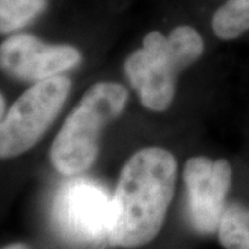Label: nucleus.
<instances>
[{"label": "nucleus", "instance_id": "f257e3e1", "mask_svg": "<svg viewBox=\"0 0 249 249\" xmlns=\"http://www.w3.org/2000/svg\"><path fill=\"white\" fill-rule=\"evenodd\" d=\"M176 175V160L165 148L148 147L130 157L112 196V245L139 248L158 235L175 194Z\"/></svg>", "mask_w": 249, "mask_h": 249}, {"label": "nucleus", "instance_id": "f03ea898", "mask_svg": "<svg viewBox=\"0 0 249 249\" xmlns=\"http://www.w3.org/2000/svg\"><path fill=\"white\" fill-rule=\"evenodd\" d=\"M129 94L122 85L98 82L67 116L50 148L54 169L65 176L79 175L94 163L100 136L111 121L124 112Z\"/></svg>", "mask_w": 249, "mask_h": 249}, {"label": "nucleus", "instance_id": "7ed1b4c3", "mask_svg": "<svg viewBox=\"0 0 249 249\" xmlns=\"http://www.w3.org/2000/svg\"><path fill=\"white\" fill-rule=\"evenodd\" d=\"M71 82L58 75L35 82L0 122V158H16L31 150L53 124L70 94Z\"/></svg>", "mask_w": 249, "mask_h": 249}, {"label": "nucleus", "instance_id": "20e7f679", "mask_svg": "<svg viewBox=\"0 0 249 249\" xmlns=\"http://www.w3.org/2000/svg\"><path fill=\"white\" fill-rule=\"evenodd\" d=\"M112 196L91 178H72L58 190L53 222L65 241L82 248H97L109 241Z\"/></svg>", "mask_w": 249, "mask_h": 249}, {"label": "nucleus", "instance_id": "39448f33", "mask_svg": "<svg viewBox=\"0 0 249 249\" xmlns=\"http://www.w3.org/2000/svg\"><path fill=\"white\" fill-rule=\"evenodd\" d=\"M184 67L170 49L168 36L152 31L142 47L124 61V72L145 108L162 112L170 107L176 93V76Z\"/></svg>", "mask_w": 249, "mask_h": 249}, {"label": "nucleus", "instance_id": "423d86ee", "mask_svg": "<svg viewBox=\"0 0 249 249\" xmlns=\"http://www.w3.org/2000/svg\"><path fill=\"white\" fill-rule=\"evenodd\" d=\"M232 169L229 160L193 157L184 165L188 219L196 231H217L231 186Z\"/></svg>", "mask_w": 249, "mask_h": 249}, {"label": "nucleus", "instance_id": "0eeeda50", "mask_svg": "<svg viewBox=\"0 0 249 249\" xmlns=\"http://www.w3.org/2000/svg\"><path fill=\"white\" fill-rule=\"evenodd\" d=\"M82 60L78 49L70 45H50L35 36L17 34L0 45V70L22 80L49 79L76 67Z\"/></svg>", "mask_w": 249, "mask_h": 249}, {"label": "nucleus", "instance_id": "6e6552de", "mask_svg": "<svg viewBox=\"0 0 249 249\" xmlns=\"http://www.w3.org/2000/svg\"><path fill=\"white\" fill-rule=\"evenodd\" d=\"M214 35L232 40L249 31V0H226L212 17Z\"/></svg>", "mask_w": 249, "mask_h": 249}, {"label": "nucleus", "instance_id": "1a4fd4ad", "mask_svg": "<svg viewBox=\"0 0 249 249\" xmlns=\"http://www.w3.org/2000/svg\"><path fill=\"white\" fill-rule=\"evenodd\" d=\"M217 234L224 249H249V208L241 204L226 206Z\"/></svg>", "mask_w": 249, "mask_h": 249}, {"label": "nucleus", "instance_id": "9d476101", "mask_svg": "<svg viewBox=\"0 0 249 249\" xmlns=\"http://www.w3.org/2000/svg\"><path fill=\"white\" fill-rule=\"evenodd\" d=\"M47 7V0H0V34L27 27Z\"/></svg>", "mask_w": 249, "mask_h": 249}, {"label": "nucleus", "instance_id": "9b49d317", "mask_svg": "<svg viewBox=\"0 0 249 249\" xmlns=\"http://www.w3.org/2000/svg\"><path fill=\"white\" fill-rule=\"evenodd\" d=\"M4 109H6V103H4L3 96L0 94V122H1V119H3V116H4Z\"/></svg>", "mask_w": 249, "mask_h": 249}, {"label": "nucleus", "instance_id": "f8f14e48", "mask_svg": "<svg viewBox=\"0 0 249 249\" xmlns=\"http://www.w3.org/2000/svg\"><path fill=\"white\" fill-rule=\"evenodd\" d=\"M1 249H28L27 245H24V244H11V245H7V247H4V248Z\"/></svg>", "mask_w": 249, "mask_h": 249}]
</instances>
